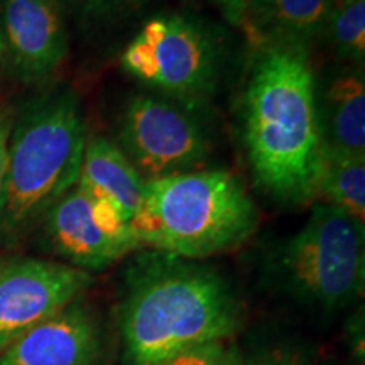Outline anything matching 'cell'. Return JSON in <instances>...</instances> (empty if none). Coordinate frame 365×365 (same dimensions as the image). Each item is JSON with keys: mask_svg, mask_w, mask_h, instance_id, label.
<instances>
[{"mask_svg": "<svg viewBox=\"0 0 365 365\" xmlns=\"http://www.w3.org/2000/svg\"><path fill=\"white\" fill-rule=\"evenodd\" d=\"M242 137L259 188L286 205L317 198L325 139L308 49L257 46L242 98Z\"/></svg>", "mask_w": 365, "mask_h": 365, "instance_id": "cell-1", "label": "cell"}, {"mask_svg": "<svg viewBox=\"0 0 365 365\" xmlns=\"http://www.w3.org/2000/svg\"><path fill=\"white\" fill-rule=\"evenodd\" d=\"M239 327V299L215 269L159 252L137 264L127 281L122 335L132 365L225 341Z\"/></svg>", "mask_w": 365, "mask_h": 365, "instance_id": "cell-2", "label": "cell"}, {"mask_svg": "<svg viewBox=\"0 0 365 365\" xmlns=\"http://www.w3.org/2000/svg\"><path fill=\"white\" fill-rule=\"evenodd\" d=\"M257 222L254 200L234 173L196 170L145 181L132 228L140 245L205 259L240 247Z\"/></svg>", "mask_w": 365, "mask_h": 365, "instance_id": "cell-3", "label": "cell"}, {"mask_svg": "<svg viewBox=\"0 0 365 365\" xmlns=\"http://www.w3.org/2000/svg\"><path fill=\"white\" fill-rule=\"evenodd\" d=\"M88 139L71 91L44 95L21 113L7 143L0 234H17L76 185Z\"/></svg>", "mask_w": 365, "mask_h": 365, "instance_id": "cell-4", "label": "cell"}, {"mask_svg": "<svg viewBox=\"0 0 365 365\" xmlns=\"http://www.w3.org/2000/svg\"><path fill=\"white\" fill-rule=\"evenodd\" d=\"M279 271L289 289L308 303L333 312L364 293L365 228L325 202L279 252Z\"/></svg>", "mask_w": 365, "mask_h": 365, "instance_id": "cell-5", "label": "cell"}, {"mask_svg": "<svg viewBox=\"0 0 365 365\" xmlns=\"http://www.w3.org/2000/svg\"><path fill=\"white\" fill-rule=\"evenodd\" d=\"M127 75L182 103L205 100L220 78V49L205 27L181 16L149 19L125 46Z\"/></svg>", "mask_w": 365, "mask_h": 365, "instance_id": "cell-6", "label": "cell"}, {"mask_svg": "<svg viewBox=\"0 0 365 365\" xmlns=\"http://www.w3.org/2000/svg\"><path fill=\"white\" fill-rule=\"evenodd\" d=\"M115 144L145 181L196 171L212 150L207 130L191 113L150 93L127 100Z\"/></svg>", "mask_w": 365, "mask_h": 365, "instance_id": "cell-7", "label": "cell"}, {"mask_svg": "<svg viewBox=\"0 0 365 365\" xmlns=\"http://www.w3.org/2000/svg\"><path fill=\"white\" fill-rule=\"evenodd\" d=\"M44 234L66 264L86 272L102 271L143 247L115 208L76 185L44 213Z\"/></svg>", "mask_w": 365, "mask_h": 365, "instance_id": "cell-8", "label": "cell"}, {"mask_svg": "<svg viewBox=\"0 0 365 365\" xmlns=\"http://www.w3.org/2000/svg\"><path fill=\"white\" fill-rule=\"evenodd\" d=\"M91 284L90 272L66 262L16 257L0 262V354Z\"/></svg>", "mask_w": 365, "mask_h": 365, "instance_id": "cell-9", "label": "cell"}, {"mask_svg": "<svg viewBox=\"0 0 365 365\" xmlns=\"http://www.w3.org/2000/svg\"><path fill=\"white\" fill-rule=\"evenodd\" d=\"M0 31L6 59L24 83H46L66 61L63 0H0Z\"/></svg>", "mask_w": 365, "mask_h": 365, "instance_id": "cell-10", "label": "cell"}, {"mask_svg": "<svg viewBox=\"0 0 365 365\" xmlns=\"http://www.w3.org/2000/svg\"><path fill=\"white\" fill-rule=\"evenodd\" d=\"M100 322L75 299L0 354V365H103Z\"/></svg>", "mask_w": 365, "mask_h": 365, "instance_id": "cell-11", "label": "cell"}, {"mask_svg": "<svg viewBox=\"0 0 365 365\" xmlns=\"http://www.w3.org/2000/svg\"><path fill=\"white\" fill-rule=\"evenodd\" d=\"M335 0H247L244 21L252 43L308 49L322 38Z\"/></svg>", "mask_w": 365, "mask_h": 365, "instance_id": "cell-12", "label": "cell"}, {"mask_svg": "<svg viewBox=\"0 0 365 365\" xmlns=\"http://www.w3.org/2000/svg\"><path fill=\"white\" fill-rule=\"evenodd\" d=\"M76 186L108 203L132 225L143 203L145 180L107 137L86 139Z\"/></svg>", "mask_w": 365, "mask_h": 365, "instance_id": "cell-13", "label": "cell"}, {"mask_svg": "<svg viewBox=\"0 0 365 365\" xmlns=\"http://www.w3.org/2000/svg\"><path fill=\"white\" fill-rule=\"evenodd\" d=\"M364 66H341L318 83L317 100L325 145L365 153Z\"/></svg>", "mask_w": 365, "mask_h": 365, "instance_id": "cell-14", "label": "cell"}, {"mask_svg": "<svg viewBox=\"0 0 365 365\" xmlns=\"http://www.w3.org/2000/svg\"><path fill=\"white\" fill-rule=\"evenodd\" d=\"M317 198L365 223V153L325 145L317 182Z\"/></svg>", "mask_w": 365, "mask_h": 365, "instance_id": "cell-15", "label": "cell"}, {"mask_svg": "<svg viewBox=\"0 0 365 365\" xmlns=\"http://www.w3.org/2000/svg\"><path fill=\"white\" fill-rule=\"evenodd\" d=\"M323 36L341 61L364 66L365 0H335Z\"/></svg>", "mask_w": 365, "mask_h": 365, "instance_id": "cell-16", "label": "cell"}, {"mask_svg": "<svg viewBox=\"0 0 365 365\" xmlns=\"http://www.w3.org/2000/svg\"><path fill=\"white\" fill-rule=\"evenodd\" d=\"M154 365H242L239 355L223 341H212L175 354Z\"/></svg>", "mask_w": 365, "mask_h": 365, "instance_id": "cell-17", "label": "cell"}, {"mask_svg": "<svg viewBox=\"0 0 365 365\" xmlns=\"http://www.w3.org/2000/svg\"><path fill=\"white\" fill-rule=\"evenodd\" d=\"M88 19H117L134 9L140 7L145 0H70Z\"/></svg>", "mask_w": 365, "mask_h": 365, "instance_id": "cell-18", "label": "cell"}, {"mask_svg": "<svg viewBox=\"0 0 365 365\" xmlns=\"http://www.w3.org/2000/svg\"><path fill=\"white\" fill-rule=\"evenodd\" d=\"M244 365H308L304 355L289 345H276L261 350Z\"/></svg>", "mask_w": 365, "mask_h": 365, "instance_id": "cell-19", "label": "cell"}, {"mask_svg": "<svg viewBox=\"0 0 365 365\" xmlns=\"http://www.w3.org/2000/svg\"><path fill=\"white\" fill-rule=\"evenodd\" d=\"M12 118L6 110L0 108V215L4 208V195H6V170H7V143L11 134Z\"/></svg>", "mask_w": 365, "mask_h": 365, "instance_id": "cell-20", "label": "cell"}, {"mask_svg": "<svg viewBox=\"0 0 365 365\" xmlns=\"http://www.w3.org/2000/svg\"><path fill=\"white\" fill-rule=\"evenodd\" d=\"M212 2L217 4L228 24L242 26L247 0H212Z\"/></svg>", "mask_w": 365, "mask_h": 365, "instance_id": "cell-21", "label": "cell"}, {"mask_svg": "<svg viewBox=\"0 0 365 365\" xmlns=\"http://www.w3.org/2000/svg\"><path fill=\"white\" fill-rule=\"evenodd\" d=\"M6 63V46H4V38H2V31H0V66Z\"/></svg>", "mask_w": 365, "mask_h": 365, "instance_id": "cell-22", "label": "cell"}, {"mask_svg": "<svg viewBox=\"0 0 365 365\" xmlns=\"http://www.w3.org/2000/svg\"><path fill=\"white\" fill-rule=\"evenodd\" d=\"M242 365H244V364H242Z\"/></svg>", "mask_w": 365, "mask_h": 365, "instance_id": "cell-23", "label": "cell"}]
</instances>
